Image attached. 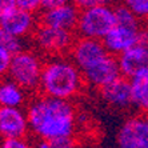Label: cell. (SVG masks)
Instances as JSON below:
<instances>
[{"mask_svg": "<svg viewBox=\"0 0 148 148\" xmlns=\"http://www.w3.org/2000/svg\"><path fill=\"white\" fill-rule=\"evenodd\" d=\"M12 58L14 56L11 55L10 52L0 48V79H4L5 76H8V71H10Z\"/></svg>", "mask_w": 148, "mask_h": 148, "instance_id": "21", "label": "cell"}, {"mask_svg": "<svg viewBox=\"0 0 148 148\" xmlns=\"http://www.w3.org/2000/svg\"><path fill=\"white\" fill-rule=\"evenodd\" d=\"M44 60L38 52L24 49L12 58L8 71V79H11L23 90L36 91L40 88L41 73Z\"/></svg>", "mask_w": 148, "mask_h": 148, "instance_id": "4", "label": "cell"}, {"mask_svg": "<svg viewBox=\"0 0 148 148\" xmlns=\"http://www.w3.org/2000/svg\"><path fill=\"white\" fill-rule=\"evenodd\" d=\"M80 16V10L72 1H64L60 5L51 10L41 11L39 15L40 24L56 29L73 32L76 29Z\"/></svg>", "mask_w": 148, "mask_h": 148, "instance_id": "9", "label": "cell"}, {"mask_svg": "<svg viewBox=\"0 0 148 148\" xmlns=\"http://www.w3.org/2000/svg\"><path fill=\"white\" fill-rule=\"evenodd\" d=\"M139 44L148 47V25H141L140 34H139Z\"/></svg>", "mask_w": 148, "mask_h": 148, "instance_id": "25", "label": "cell"}, {"mask_svg": "<svg viewBox=\"0 0 148 148\" xmlns=\"http://www.w3.org/2000/svg\"><path fill=\"white\" fill-rule=\"evenodd\" d=\"M0 48L10 52L12 56H15L19 52L24 51L23 48V39H19L14 35L8 34L4 29L0 28Z\"/></svg>", "mask_w": 148, "mask_h": 148, "instance_id": "17", "label": "cell"}, {"mask_svg": "<svg viewBox=\"0 0 148 148\" xmlns=\"http://www.w3.org/2000/svg\"><path fill=\"white\" fill-rule=\"evenodd\" d=\"M134 107L139 114L148 115V68L132 77L131 80Z\"/></svg>", "mask_w": 148, "mask_h": 148, "instance_id": "16", "label": "cell"}, {"mask_svg": "<svg viewBox=\"0 0 148 148\" xmlns=\"http://www.w3.org/2000/svg\"><path fill=\"white\" fill-rule=\"evenodd\" d=\"M28 132L29 124L23 108L0 107V140L27 138Z\"/></svg>", "mask_w": 148, "mask_h": 148, "instance_id": "10", "label": "cell"}, {"mask_svg": "<svg viewBox=\"0 0 148 148\" xmlns=\"http://www.w3.org/2000/svg\"><path fill=\"white\" fill-rule=\"evenodd\" d=\"M38 16L21 10L16 0H0V28L19 39L34 35L38 28Z\"/></svg>", "mask_w": 148, "mask_h": 148, "instance_id": "5", "label": "cell"}, {"mask_svg": "<svg viewBox=\"0 0 148 148\" xmlns=\"http://www.w3.org/2000/svg\"><path fill=\"white\" fill-rule=\"evenodd\" d=\"M117 63L123 77L131 80L132 77L148 68V47L138 44L117 56Z\"/></svg>", "mask_w": 148, "mask_h": 148, "instance_id": "14", "label": "cell"}, {"mask_svg": "<svg viewBox=\"0 0 148 148\" xmlns=\"http://www.w3.org/2000/svg\"><path fill=\"white\" fill-rule=\"evenodd\" d=\"M52 148H76V143L73 138L58 139V140L51 141Z\"/></svg>", "mask_w": 148, "mask_h": 148, "instance_id": "23", "label": "cell"}, {"mask_svg": "<svg viewBox=\"0 0 148 148\" xmlns=\"http://www.w3.org/2000/svg\"><path fill=\"white\" fill-rule=\"evenodd\" d=\"M27 101V91L8 77L0 79V107L21 108Z\"/></svg>", "mask_w": 148, "mask_h": 148, "instance_id": "15", "label": "cell"}, {"mask_svg": "<svg viewBox=\"0 0 148 148\" xmlns=\"http://www.w3.org/2000/svg\"><path fill=\"white\" fill-rule=\"evenodd\" d=\"M103 1L104 0H77V1H75V4L77 5V8L80 11H83V10H88V8L95 7V5L103 3Z\"/></svg>", "mask_w": 148, "mask_h": 148, "instance_id": "24", "label": "cell"}, {"mask_svg": "<svg viewBox=\"0 0 148 148\" xmlns=\"http://www.w3.org/2000/svg\"><path fill=\"white\" fill-rule=\"evenodd\" d=\"M141 25H115L114 29L103 40L108 53L117 58L130 48L138 45Z\"/></svg>", "mask_w": 148, "mask_h": 148, "instance_id": "11", "label": "cell"}, {"mask_svg": "<svg viewBox=\"0 0 148 148\" xmlns=\"http://www.w3.org/2000/svg\"><path fill=\"white\" fill-rule=\"evenodd\" d=\"M84 76L69 58H48L44 62L39 91L41 95L71 101L82 92Z\"/></svg>", "mask_w": 148, "mask_h": 148, "instance_id": "2", "label": "cell"}, {"mask_svg": "<svg viewBox=\"0 0 148 148\" xmlns=\"http://www.w3.org/2000/svg\"><path fill=\"white\" fill-rule=\"evenodd\" d=\"M83 76H84V82L88 83L90 86L97 88L99 91L103 90L104 87L121 77L117 58L110 53L101 62L87 69L86 72H83Z\"/></svg>", "mask_w": 148, "mask_h": 148, "instance_id": "12", "label": "cell"}, {"mask_svg": "<svg viewBox=\"0 0 148 148\" xmlns=\"http://www.w3.org/2000/svg\"><path fill=\"white\" fill-rule=\"evenodd\" d=\"M34 148H52V145H51V141L36 140V143L34 144Z\"/></svg>", "mask_w": 148, "mask_h": 148, "instance_id": "26", "label": "cell"}, {"mask_svg": "<svg viewBox=\"0 0 148 148\" xmlns=\"http://www.w3.org/2000/svg\"><path fill=\"white\" fill-rule=\"evenodd\" d=\"M99 92L101 99L115 110L128 111L134 107L131 82L123 76L108 84L107 87H104Z\"/></svg>", "mask_w": 148, "mask_h": 148, "instance_id": "13", "label": "cell"}, {"mask_svg": "<svg viewBox=\"0 0 148 148\" xmlns=\"http://www.w3.org/2000/svg\"><path fill=\"white\" fill-rule=\"evenodd\" d=\"M116 24L119 25H141V21L131 12L125 4H119L115 7Z\"/></svg>", "mask_w": 148, "mask_h": 148, "instance_id": "18", "label": "cell"}, {"mask_svg": "<svg viewBox=\"0 0 148 148\" xmlns=\"http://www.w3.org/2000/svg\"><path fill=\"white\" fill-rule=\"evenodd\" d=\"M0 148H34V144L27 138L5 139V140H0Z\"/></svg>", "mask_w": 148, "mask_h": 148, "instance_id": "20", "label": "cell"}, {"mask_svg": "<svg viewBox=\"0 0 148 148\" xmlns=\"http://www.w3.org/2000/svg\"><path fill=\"white\" fill-rule=\"evenodd\" d=\"M124 4L140 21L148 20V0H127Z\"/></svg>", "mask_w": 148, "mask_h": 148, "instance_id": "19", "label": "cell"}, {"mask_svg": "<svg viewBox=\"0 0 148 148\" xmlns=\"http://www.w3.org/2000/svg\"><path fill=\"white\" fill-rule=\"evenodd\" d=\"M16 5L21 10L35 14L41 11V0H16Z\"/></svg>", "mask_w": 148, "mask_h": 148, "instance_id": "22", "label": "cell"}, {"mask_svg": "<svg viewBox=\"0 0 148 148\" xmlns=\"http://www.w3.org/2000/svg\"><path fill=\"white\" fill-rule=\"evenodd\" d=\"M75 40L73 32L56 29L43 24H39L34 32V43L36 48L49 58L63 56L67 52L69 53Z\"/></svg>", "mask_w": 148, "mask_h": 148, "instance_id": "6", "label": "cell"}, {"mask_svg": "<svg viewBox=\"0 0 148 148\" xmlns=\"http://www.w3.org/2000/svg\"><path fill=\"white\" fill-rule=\"evenodd\" d=\"M116 25L115 7L108 1L97 4L92 8L80 11L76 32L79 38L103 41Z\"/></svg>", "mask_w": 148, "mask_h": 148, "instance_id": "3", "label": "cell"}, {"mask_svg": "<svg viewBox=\"0 0 148 148\" xmlns=\"http://www.w3.org/2000/svg\"><path fill=\"white\" fill-rule=\"evenodd\" d=\"M119 148H148V115L127 117L117 131Z\"/></svg>", "mask_w": 148, "mask_h": 148, "instance_id": "7", "label": "cell"}, {"mask_svg": "<svg viewBox=\"0 0 148 148\" xmlns=\"http://www.w3.org/2000/svg\"><path fill=\"white\" fill-rule=\"evenodd\" d=\"M110 53L104 47L103 41L84 38L76 39L69 51V59L75 63L82 73L101 62Z\"/></svg>", "mask_w": 148, "mask_h": 148, "instance_id": "8", "label": "cell"}, {"mask_svg": "<svg viewBox=\"0 0 148 148\" xmlns=\"http://www.w3.org/2000/svg\"><path fill=\"white\" fill-rule=\"evenodd\" d=\"M25 112L29 132L38 140L53 141L72 138L79 123L76 110L71 101L44 95L29 100Z\"/></svg>", "mask_w": 148, "mask_h": 148, "instance_id": "1", "label": "cell"}]
</instances>
